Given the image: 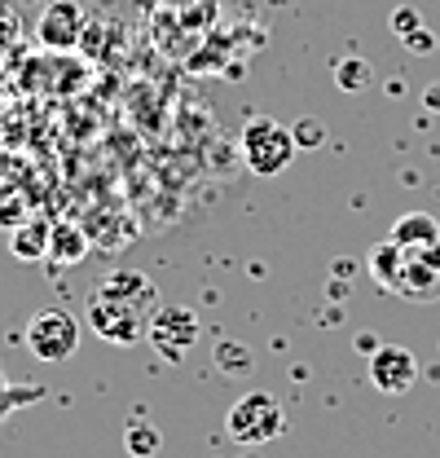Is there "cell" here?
<instances>
[{"instance_id": "obj_1", "label": "cell", "mask_w": 440, "mask_h": 458, "mask_svg": "<svg viewBox=\"0 0 440 458\" xmlns=\"http://www.w3.org/2000/svg\"><path fill=\"white\" fill-rule=\"evenodd\" d=\"M224 432L238 445H269V441H277L286 432V414H282L274 393H260L256 388V393H242V397L229 405Z\"/></svg>"}, {"instance_id": "obj_2", "label": "cell", "mask_w": 440, "mask_h": 458, "mask_svg": "<svg viewBox=\"0 0 440 458\" xmlns=\"http://www.w3.org/2000/svg\"><path fill=\"white\" fill-rule=\"evenodd\" d=\"M238 150H242V164L256 172V176H277V172L291 168L300 141L277 119H251L242 128V137H238Z\"/></svg>"}, {"instance_id": "obj_3", "label": "cell", "mask_w": 440, "mask_h": 458, "mask_svg": "<svg viewBox=\"0 0 440 458\" xmlns=\"http://www.w3.org/2000/svg\"><path fill=\"white\" fill-rule=\"evenodd\" d=\"M89 331L102 344L128 348V344H137L150 331V313H141L137 304H128V300H119V295L97 286V295L89 300Z\"/></svg>"}, {"instance_id": "obj_4", "label": "cell", "mask_w": 440, "mask_h": 458, "mask_svg": "<svg viewBox=\"0 0 440 458\" xmlns=\"http://www.w3.org/2000/svg\"><path fill=\"white\" fill-rule=\"evenodd\" d=\"M89 80V66L75 54H54V49H40L36 57L22 62V84L31 93H45V98H66L75 89H84Z\"/></svg>"}, {"instance_id": "obj_5", "label": "cell", "mask_w": 440, "mask_h": 458, "mask_svg": "<svg viewBox=\"0 0 440 458\" xmlns=\"http://www.w3.org/2000/svg\"><path fill=\"white\" fill-rule=\"evenodd\" d=\"M27 348L36 361H71L80 348V322L66 309H40L27 322Z\"/></svg>"}, {"instance_id": "obj_6", "label": "cell", "mask_w": 440, "mask_h": 458, "mask_svg": "<svg viewBox=\"0 0 440 458\" xmlns=\"http://www.w3.org/2000/svg\"><path fill=\"white\" fill-rule=\"evenodd\" d=\"M146 335L159 348L164 361H185V352H194V344H199V313L185 304H159Z\"/></svg>"}, {"instance_id": "obj_7", "label": "cell", "mask_w": 440, "mask_h": 458, "mask_svg": "<svg viewBox=\"0 0 440 458\" xmlns=\"http://www.w3.org/2000/svg\"><path fill=\"white\" fill-rule=\"evenodd\" d=\"M84 36H89V13H84V4H80V0H54V4L40 13V27H36L40 49L75 54Z\"/></svg>"}, {"instance_id": "obj_8", "label": "cell", "mask_w": 440, "mask_h": 458, "mask_svg": "<svg viewBox=\"0 0 440 458\" xmlns=\"http://www.w3.org/2000/svg\"><path fill=\"white\" fill-rule=\"evenodd\" d=\"M392 295H401L410 304H432V300H440V238L432 247L414 251V256L405 251L401 274L392 283Z\"/></svg>"}, {"instance_id": "obj_9", "label": "cell", "mask_w": 440, "mask_h": 458, "mask_svg": "<svg viewBox=\"0 0 440 458\" xmlns=\"http://www.w3.org/2000/svg\"><path fill=\"white\" fill-rule=\"evenodd\" d=\"M370 379H375V388L387 393V397L410 393L414 379H419V361H414V352L401 348V344H379V348L370 352Z\"/></svg>"}, {"instance_id": "obj_10", "label": "cell", "mask_w": 440, "mask_h": 458, "mask_svg": "<svg viewBox=\"0 0 440 458\" xmlns=\"http://www.w3.org/2000/svg\"><path fill=\"white\" fill-rule=\"evenodd\" d=\"M49 242H54V225L45 216H27L18 229H9V251L18 260H49Z\"/></svg>"}, {"instance_id": "obj_11", "label": "cell", "mask_w": 440, "mask_h": 458, "mask_svg": "<svg viewBox=\"0 0 440 458\" xmlns=\"http://www.w3.org/2000/svg\"><path fill=\"white\" fill-rule=\"evenodd\" d=\"M102 291L119 295V300H128V304H137V309H141V313H150V318H155V309L164 304V300H159V286L150 283L146 274H132V269L110 274L106 283H102Z\"/></svg>"}, {"instance_id": "obj_12", "label": "cell", "mask_w": 440, "mask_h": 458, "mask_svg": "<svg viewBox=\"0 0 440 458\" xmlns=\"http://www.w3.org/2000/svg\"><path fill=\"white\" fill-rule=\"evenodd\" d=\"M387 238H392L401 251H410V256H414V251L432 247V242L440 238V221L432 216V212H405V216L392 225V233H387Z\"/></svg>"}, {"instance_id": "obj_13", "label": "cell", "mask_w": 440, "mask_h": 458, "mask_svg": "<svg viewBox=\"0 0 440 458\" xmlns=\"http://www.w3.org/2000/svg\"><path fill=\"white\" fill-rule=\"evenodd\" d=\"M89 256V233L71 221H57L54 225V242H49V260L54 265H80Z\"/></svg>"}, {"instance_id": "obj_14", "label": "cell", "mask_w": 440, "mask_h": 458, "mask_svg": "<svg viewBox=\"0 0 440 458\" xmlns=\"http://www.w3.org/2000/svg\"><path fill=\"white\" fill-rule=\"evenodd\" d=\"M401 260H405V251H401L392 238H384V242H379V247H370V256H366V265H370V278L384 286V291H392L396 274H401Z\"/></svg>"}, {"instance_id": "obj_15", "label": "cell", "mask_w": 440, "mask_h": 458, "mask_svg": "<svg viewBox=\"0 0 440 458\" xmlns=\"http://www.w3.org/2000/svg\"><path fill=\"white\" fill-rule=\"evenodd\" d=\"M27 216H31V203H27V194H18V181L0 185V225L18 229Z\"/></svg>"}, {"instance_id": "obj_16", "label": "cell", "mask_w": 440, "mask_h": 458, "mask_svg": "<svg viewBox=\"0 0 440 458\" xmlns=\"http://www.w3.org/2000/svg\"><path fill=\"white\" fill-rule=\"evenodd\" d=\"M334 80H339V89L357 93V89H366V84H370V66H366V62H357V57H348V62H339Z\"/></svg>"}, {"instance_id": "obj_17", "label": "cell", "mask_w": 440, "mask_h": 458, "mask_svg": "<svg viewBox=\"0 0 440 458\" xmlns=\"http://www.w3.org/2000/svg\"><path fill=\"white\" fill-rule=\"evenodd\" d=\"M128 450H132L137 458L155 454V450H159V432H150L146 423H132V432H128Z\"/></svg>"}, {"instance_id": "obj_18", "label": "cell", "mask_w": 440, "mask_h": 458, "mask_svg": "<svg viewBox=\"0 0 440 458\" xmlns=\"http://www.w3.org/2000/svg\"><path fill=\"white\" fill-rule=\"evenodd\" d=\"M13 40H18V13L9 0H0V57L13 49Z\"/></svg>"}, {"instance_id": "obj_19", "label": "cell", "mask_w": 440, "mask_h": 458, "mask_svg": "<svg viewBox=\"0 0 440 458\" xmlns=\"http://www.w3.org/2000/svg\"><path fill=\"white\" fill-rule=\"evenodd\" d=\"M216 361L224 366V370H251V352H247L242 344H220Z\"/></svg>"}, {"instance_id": "obj_20", "label": "cell", "mask_w": 440, "mask_h": 458, "mask_svg": "<svg viewBox=\"0 0 440 458\" xmlns=\"http://www.w3.org/2000/svg\"><path fill=\"white\" fill-rule=\"evenodd\" d=\"M36 397H40V388H31V393H9V384L0 379V423L9 419L13 405H27V401H36Z\"/></svg>"}, {"instance_id": "obj_21", "label": "cell", "mask_w": 440, "mask_h": 458, "mask_svg": "<svg viewBox=\"0 0 440 458\" xmlns=\"http://www.w3.org/2000/svg\"><path fill=\"white\" fill-rule=\"evenodd\" d=\"M291 132H295V141H300L304 150H313V146H322V141H326V132H322V123H317V119H304V123H300V128H291Z\"/></svg>"}, {"instance_id": "obj_22", "label": "cell", "mask_w": 440, "mask_h": 458, "mask_svg": "<svg viewBox=\"0 0 440 458\" xmlns=\"http://www.w3.org/2000/svg\"><path fill=\"white\" fill-rule=\"evenodd\" d=\"M392 27H396V31H419L423 22H419V13H414V9H405V13H396V18H392Z\"/></svg>"}, {"instance_id": "obj_23", "label": "cell", "mask_w": 440, "mask_h": 458, "mask_svg": "<svg viewBox=\"0 0 440 458\" xmlns=\"http://www.w3.org/2000/svg\"><path fill=\"white\" fill-rule=\"evenodd\" d=\"M405 40H410V49H419V54H427V49H432V40H427V31H423V27H419V31H410Z\"/></svg>"}]
</instances>
